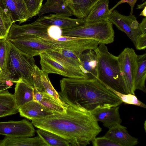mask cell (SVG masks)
I'll return each instance as SVG.
<instances>
[{"label": "cell", "mask_w": 146, "mask_h": 146, "mask_svg": "<svg viewBox=\"0 0 146 146\" xmlns=\"http://www.w3.org/2000/svg\"><path fill=\"white\" fill-rule=\"evenodd\" d=\"M13 94L18 108L33 100L34 87L23 82L16 83Z\"/></svg>", "instance_id": "7402d4cb"}, {"label": "cell", "mask_w": 146, "mask_h": 146, "mask_svg": "<svg viewBox=\"0 0 146 146\" xmlns=\"http://www.w3.org/2000/svg\"><path fill=\"white\" fill-rule=\"evenodd\" d=\"M60 99L76 109L91 113L118 106L123 102L113 91L97 78H63L60 80Z\"/></svg>", "instance_id": "7a4b0ae2"}, {"label": "cell", "mask_w": 146, "mask_h": 146, "mask_svg": "<svg viewBox=\"0 0 146 146\" xmlns=\"http://www.w3.org/2000/svg\"><path fill=\"white\" fill-rule=\"evenodd\" d=\"M8 39L20 50L33 57L57 48L43 38L33 35L22 36Z\"/></svg>", "instance_id": "8992f818"}, {"label": "cell", "mask_w": 146, "mask_h": 146, "mask_svg": "<svg viewBox=\"0 0 146 146\" xmlns=\"http://www.w3.org/2000/svg\"><path fill=\"white\" fill-rule=\"evenodd\" d=\"M20 116L30 120L43 118L54 114L38 102L33 100L19 108Z\"/></svg>", "instance_id": "2e32d148"}, {"label": "cell", "mask_w": 146, "mask_h": 146, "mask_svg": "<svg viewBox=\"0 0 146 146\" xmlns=\"http://www.w3.org/2000/svg\"><path fill=\"white\" fill-rule=\"evenodd\" d=\"M146 54L137 56V66L134 80V88L146 92Z\"/></svg>", "instance_id": "cb8c5ba5"}, {"label": "cell", "mask_w": 146, "mask_h": 146, "mask_svg": "<svg viewBox=\"0 0 146 146\" xmlns=\"http://www.w3.org/2000/svg\"><path fill=\"white\" fill-rule=\"evenodd\" d=\"M62 35L85 38L97 41L99 44H108L114 41L113 24L109 19L98 22H85L82 25L68 30H62Z\"/></svg>", "instance_id": "5b68a950"}, {"label": "cell", "mask_w": 146, "mask_h": 146, "mask_svg": "<svg viewBox=\"0 0 146 146\" xmlns=\"http://www.w3.org/2000/svg\"><path fill=\"white\" fill-rule=\"evenodd\" d=\"M48 146L38 135L35 137L5 136L0 140V146Z\"/></svg>", "instance_id": "ffe728a7"}, {"label": "cell", "mask_w": 146, "mask_h": 146, "mask_svg": "<svg viewBox=\"0 0 146 146\" xmlns=\"http://www.w3.org/2000/svg\"><path fill=\"white\" fill-rule=\"evenodd\" d=\"M46 1L43 4L45 6H48L54 3L65 2V0H46Z\"/></svg>", "instance_id": "60d3db41"}, {"label": "cell", "mask_w": 146, "mask_h": 146, "mask_svg": "<svg viewBox=\"0 0 146 146\" xmlns=\"http://www.w3.org/2000/svg\"><path fill=\"white\" fill-rule=\"evenodd\" d=\"M135 46L136 48L138 50H144L145 49L146 34H141L137 36Z\"/></svg>", "instance_id": "d590c367"}, {"label": "cell", "mask_w": 146, "mask_h": 146, "mask_svg": "<svg viewBox=\"0 0 146 146\" xmlns=\"http://www.w3.org/2000/svg\"><path fill=\"white\" fill-rule=\"evenodd\" d=\"M109 20L118 29L124 32L135 46L137 37L141 34L139 23L135 15L130 14L125 16L114 10L111 12Z\"/></svg>", "instance_id": "9c48e42d"}, {"label": "cell", "mask_w": 146, "mask_h": 146, "mask_svg": "<svg viewBox=\"0 0 146 146\" xmlns=\"http://www.w3.org/2000/svg\"><path fill=\"white\" fill-rule=\"evenodd\" d=\"M35 21L48 27L58 26L62 30L71 29L82 25L86 22L84 18L72 19L56 14L42 16Z\"/></svg>", "instance_id": "5bb4252c"}, {"label": "cell", "mask_w": 146, "mask_h": 146, "mask_svg": "<svg viewBox=\"0 0 146 146\" xmlns=\"http://www.w3.org/2000/svg\"><path fill=\"white\" fill-rule=\"evenodd\" d=\"M146 2L145 1L143 3L139 5H137V9H143L145 7H146Z\"/></svg>", "instance_id": "b9f144b4"}, {"label": "cell", "mask_w": 146, "mask_h": 146, "mask_svg": "<svg viewBox=\"0 0 146 146\" xmlns=\"http://www.w3.org/2000/svg\"><path fill=\"white\" fill-rule=\"evenodd\" d=\"M100 0H65L73 15L78 18H85L94 5Z\"/></svg>", "instance_id": "44dd1931"}, {"label": "cell", "mask_w": 146, "mask_h": 146, "mask_svg": "<svg viewBox=\"0 0 146 146\" xmlns=\"http://www.w3.org/2000/svg\"><path fill=\"white\" fill-rule=\"evenodd\" d=\"M47 33L50 38L55 39L62 35V30L58 26L51 25L48 27Z\"/></svg>", "instance_id": "e575fe53"}, {"label": "cell", "mask_w": 146, "mask_h": 146, "mask_svg": "<svg viewBox=\"0 0 146 146\" xmlns=\"http://www.w3.org/2000/svg\"><path fill=\"white\" fill-rule=\"evenodd\" d=\"M112 90L119 97L123 102L129 104L136 105L145 108H146V105L139 100L135 95L131 94H123L114 90Z\"/></svg>", "instance_id": "4dcf8cb0"}, {"label": "cell", "mask_w": 146, "mask_h": 146, "mask_svg": "<svg viewBox=\"0 0 146 146\" xmlns=\"http://www.w3.org/2000/svg\"><path fill=\"white\" fill-rule=\"evenodd\" d=\"M48 27L36 21L30 24L22 25H17L14 22L9 31L8 38H13L28 35H33L40 37L47 36Z\"/></svg>", "instance_id": "4fadbf2b"}, {"label": "cell", "mask_w": 146, "mask_h": 146, "mask_svg": "<svg viewBox=\"0 0 146 146\" xmlns=\"http://www.w3.org/2000/svg\"><path fill=\"white\" fill-rule=\"evenodd\" d=\"M44 39L56 48L80 53L88 49L95 50L99 44L97 41L92 39L62 35L55 39H51L48 36Z\"/></svg>", "instance_id": "52a82bcc"}, {"label": "cell", "mask_w": 146, "mask_h": 146, "mask_svg": "<svg viewBox=\"0 0 146 146\" xmlns=\"http://www.w3.org/2000/svg\"><path fill=\"white\" fill-rule=\"evenodd\" d=\"M92 142L94 146H121L119 144L105 136L96 137Z\"/></svg>", "instance_id": "836d02e7"}, {"label": "cell", "mask_w": 146, "mask_h": 146, "mask_svg": "<svg viewBox=\"0 0 146 146\" xmlns=\"http://www.w3.org/2000/svg\"><path fill=\"white\" fill-rule=\"evenodd\" d=\"M39 56L41 70L48 74H56L70 78H87L86 74L72 71L65 67L46 52L40 53Z\"/></svg>", "instance_id": "30bf717a"}, {"label": "cell", "mask_w": 146, "mask_h": 146, "mask_svg": "<svg viewBox=\"0 0 146 146\" xmlns=\"http://www.w3.org/2000/svg\"><path fill=\"white\" fill-rule=\"evenodd\" d=\"M36 132L48 146H70L69 142L60 135L45 129H39Z\"/></svg>", "instance_id": "484cf974"}, {"label": "cell", "mask_w": 146, "mask_h": 146, "mask_svg": "<svg viewBox=\"0 0 146 146\" xmlns=\"http://www.w3.org/2000/svg\"><path fill=\"white\" fill-rule=\"evenodd\" d=\"M35 130L32 123L24 119L19 121L0 122V135L11 137H31Z\"/></svg>", "instance_id": "8fae6325"}, {"label": "cell", "mask_w": 146, "mask_h": 146, "mask_svg": "<svg viewBox=\"0 0 146 146\" xmlns=\"http://www.w3.org/2000/svg\"><path fill=\"white\" fill-rule=\"evenodd\" d=\"M137 0H120L115 6L110 9V11L111 12L118 5L122 3H127L131 7V9L130 14L132 15L133 14V7Z\"/></svg>", "instance_id": "74e56055"}, {"label": "cell", "mask_w": 146, "mask_h": 146, "mask_svg": "<svg viewBox=\"0 0 146 146\" xmlns=\"http://www.w3.org/2000/svg\"><path fill=\"white\" fill-rule=\"evenodd\" d=\"M139 15L144 16L145 17H146V7H145L144 8L143 10L140 13Z\"/></svg>", "instance_id": "7bdbcfd3"}, {"label": "cell", "mask_w": 146, "mask_h": 146, "mask_svg": "<svg viewBox=\"0 0 146 146\" xmlns=\"http://www.w3.org/2000/svg\"><path fill=\"white\" fill-rule=\"evenodd\" d=\"M29 12L31 18L39 13L43 0H24Z\"/></svg>", "instance_id": "1f68e13d"}, {"label": "cell", "mask_w": 146, "mask_h": 146, "mask_svg": "<svg viewBox=\"0 0 146 146\" xmlns=\"http://www.w3.org/2000/svg\"><path fill=\"white\" fill-rule=\"evenodd\" d=\"M81 65L87 75L88 79H94L97 77L98 60L94 50L87 49L80 56Z\"/></svg>", "instance_id": "ac0fdd59"}, {"label": "cell", "mask_w": 146, "mask_h": 146, "mask_svg": "<svg viewBox=\"0 0 146 146\" xmlns=\"http://www.w3.org/2000/svg\"><path fill=\"white\" fill-rule=\"evenodd\" d=\"M139 27L141 34H146V18L143 19L141 22L139 23Z\"/></svg>", "instance_id": "ab89813d"}, {"label": "cell", "mask_w": 146, "mask_h": 146, "mask_svg": "<svg viewBox=\"0 0 146 146\" xmlns=\"http://www.w3.org/2000/svg\"><path fill=\"white\" fill-rule=\"evenodd\" d=\"M49 13H54L57 15L68 17L73 15L71 10L66 5L65 2H64L56 3L48 6L42 4L37 15L40 16Z\"/></svg>", "instance_id": "4316f807"}, {"label": "cell", "mask_w": 146, "mask_h": 146, "mask_svg": "<svg viewBox=\"0 0 146 146\" xmlns=\"http://www.w3.org/2000/svg\"><path fill=\"white\" fill-rule=\"evenodd\" d=\"M0 6L14 22L20 24L31 18L24 0H0Z\"/></svg>", "instance_id": "7c38bea8"}, {"label": "cell", "mask_w": 146, "mask_h": 146, "mask_svg": "<svg viewBox=\"0 0 146 146\" xmlns=\"http://www.w3.org/2000/svg\"><path fill=\"white\" fill-rule=\"evenodd\" d=\"M134 50L126 48L118 56L121 71L129 94L135 95L134 80L137 66V56Z\"/></svg>", "instance_id": "ba28073f"}, {"label": "cell", "mask_w": 146, "mask_h": 146, "mask_svg": "<svg viewBox=\"0 0 146 146\" xmlns=\"http://www.w3.org/2000/svg\"><path fill=\"white\" fill-rule=\"evenodd\" d=\"M19 112L13 94L7 90L0 92V117Z\"/></svg>", "instance_id": "603a6c76"}, {"label": "cell", "mask_w": 146, "mask_h": 146, "mask_svg": "<svg viewBox=\"0 0 146 146\" xmlns=\"http://www.w3.org/2000/svg\"><path fill=\"white\" fill-rule=\"evenodd\" d=\"M43 98L38 102L46 108L53 112L65 113L67 107L61 105L54 99L45 92L43 93Z\"/></svg>", "instance_id": "f1b7e54d"}, {"label": "cell", "mask_w": 146, "mask_h": 146, "mask_svg": "<svg viewBox=\"0 0 146 146\" xmlns=\"http://www.w3.org/2000/svg\"><path fill=\"white\" fill-rule=\"evenodd\" d=\"M109 0H100L93 7L84 19L86 22L92 23L109 19L111 12L109 9Z\"/></svg>", "instance_id": "d6986e66"}, {"label": "cell", "mask_w": 146, "mask_h": 146, "mask_svg": "<svg viewBox=\"0 0 146 146\" xmlns=\"http://www.w3.org/2000/svg\"><path fill=\"white\" fill-rule=\"evenodd\" d=\"M40 78L45 93L52 97L61 105L66 107L68 105L60 99L58 93L54 89L49 79L48 74L41 70Z\"/></svg>", "instance_id": "83f0119b"}, {"label": "cell", "mask_w": 146, "mask_h": 146, "mask_svg": "<svg viewBox=\"0 0 146 146\" xmlns=\"http://www.w3.org/2000/svg\"><path fill=\"white\" fill-rule=\"evenodd\" d=\"M119 108V106L107 108L92 113L98 121L102 122L104 126L110 129L121 123Z\"/></svg>", "instance_id": "e0dca14e"}, {"label": "cell", "mask_w": 146, "mask_h": 146, "mask_svg": "<svg viewBox=\"0 0 146 146\" xmlns=\"http://www.w3.org/2000/svg\"><path fill=\"white\" fill-rule=\"evenodd\" d=\"M10 44L8 80L13 83L23 82L34 86L32 74L36 65L34 57Z\"/></svg>", "instance_id": "277c9868"}, {"label": "cell", "mask_w": 146, "mask_h": 146, "mask_svg": "<svg viewBox=\"0 0 146 146\" xmlns=\"http://www.w3.org/2000/svg\"><path fill=\"white\" fill-rule=\"evenodd\" d=\"M13 83L0 75V92L7 90L11 88Z\"/></svg>", "instance_id": "8d00e7d4"}, {"label": "cell", "mask_w": 146, "mask_h": 146, "mask_svg": "<svg viewBox=\"0 0 146 146\" xmlns=\"http://www.w3.org/2000/svg\"><path fill=\"white\" fill-rule=\"evenodd\" d=\"M43 93L39 91L34 87L33 100L37 102L41 101L43 98Z\"/></svg>", "instance_id": "f35d334b"}, {"label": "cell", "mask_w": 146, "mask_h": 146, "mask_svg": "<svg viewBox=\"0 0 146 146\" xmlns=\"http://www.w3.org/2000/svg\"><path fill=\"white\" fill-rule=\"evenodd\" d=\"M99 44L94 50L98 60L97 78L112 90L129 94L118 56L110 53L105 44Z\"/></svg>", "instance_id": "3957f363"}, {"label": "cell", "mask_w": 146, "mask_h": 146, "mask_svg": "<svg viewBox=\"0 0 146 146\" xmlns=\"http://www.w3.org/2000/svg\"><path fill=\"white\" fill-rule=\"evenodd\" d=\"M65 113L54 112L43 118L32 119L36 127L54 133L67 140L71 146L90 144L102 131L98 121L90 112L76 109L68 105Z\"/></svg>", "instance_id": "6da1fadb"}, {"label": "cell", "mask_w": 146, "mask_h": 146, "mask_svg": "<svg viewBox=\"0 0 146 146\" xmlns=\"http://www.w3.org/2000/svg\"><path fill=\"white\" fill-rule=\"evenodd\" d=\"M13 23L9 15L0 6V38H8L9 31Z\"/></svg>", "instance_id": "f546056e"}, {"label": "cell", "mask_w": 146, "mask_h": 146, "mask_svg": "<svg viewBox=\"0 0 146 146\" xmlns=\"http://www.w3.org/2000/svg\"><path fill=\"white\" fill-rule=\"evenodd\" d=\"M10 47L8 38H0V75L8 80Z\"/></svg>", "instance_id": "d4e9b609"}, {"label": "cell", "mask_w": 146, "mask_h": 146, "mask_svg": "<svg viewBox=\"0 0 146 146\" xmlns=\"http://www.w3.org/2000/svg\"><path fill=\"white\" fill-rule=\"evenodd\" d=\"M104 136L119 144L121 146H133L138 143V139L130 135L126 127L121 124L109 129Z\"/></svg>", "instance_id": "9a60e30c"}, {"label": "cell", "mask_w": 146, "mask_h": 146, "mask_svg": "<svg viewBox=\"0 0 146 146\" xmlns=\"http://www.w3.org/2000/svg\"><path fill=\"white\" fill-rule=\"evenodd\" d=\"M41 70L36 65L35 66L32 74L34 87L41 92H45L41 80Z\"/></svg>", "instance_id": "d6a6232c"}]
</instances>
